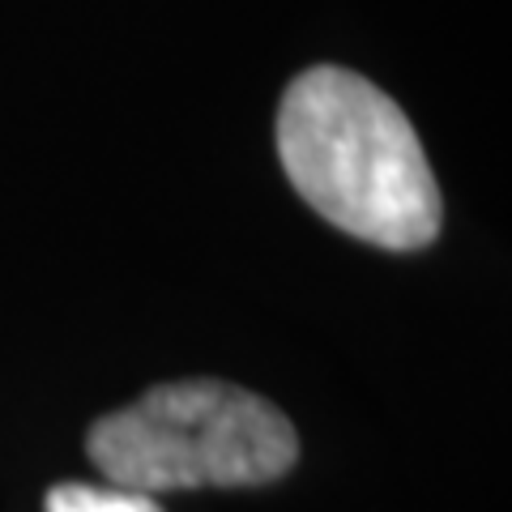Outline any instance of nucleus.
<instances>
[{
    "instance_id": "f257e3e1",
    "label": "nucleus",
    "mask_w": 512,
    "mask_h": 512,
    "mask_svg": "<svg viewBox=\"0 0 512 512\" xmlns=\"http://www.w3.org/2000/svg\"><path fill=\"white\" fill-rule=\"evenodd\" d=\"M278 158L299 197L363 244L414 252L440 235V188L419 133L359 73L316 64L286 86Z\"/></svg>"
},
{
    "instance_id": "f03ea898",
    "label": "nucleus",
    "mask_w": 512,
    "mask_h": 512,
    "mask_svg": "<svg viewBox=\"0 0 512 512\" xmlns=\"http://www.w3.org/2000/svg\"><path fill=\"white\" fill-rule=\"evenodd\" d=\"M86 453L111 487L146 495L265 487L299 461V436L274 402L239 384L171 380L103 414Z\"/></svg>"
},
{
    "instance_id": "7ed1b4c3",
    "label": "nucleus",
    "mask_w": 512,
    "mask_h": 512,
    "mask_svg": "<svg viewBox=\"0 0 512 512\" xmlns=\"http://www.w3.org/2000/svg\"><path fill=\"white\" fill-rule=\"evenodd\" d=\"M47 512H163V504H158V495L128 487L60 483L47 491Z\"/></svg>"
}]
</instances>
